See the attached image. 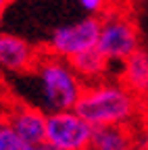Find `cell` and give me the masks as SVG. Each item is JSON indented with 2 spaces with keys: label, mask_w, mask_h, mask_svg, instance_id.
Returning <instances> with one entry per match:
<instances>
[{
  "label": "cell",
  "mask_w": 148,
  "mask_h": 150,
  "mask_svg": "<svg viewBox=\"0 0 148 150\" xmlns=\"http://www.w3.org/2000/svg\"><path fill=\"white\" fill-rule=\"evenodd\" d=\"M40 59V48L13 33H0V71L23 75L31 73Z\"/></svg>",
  "instance_id": "52a82bcc"
},
{
  "label": "cell",
  "mask_w": 148,
  "mask_h": 150,
  "mask_svg": "<svg viewBox=\"0 0 148 150\" xmlns=\"http://www.w3.org/2000/svg\"><path fill=\"white\" fill-rule=\"evenodd\" d=\"M31 73L38 75L42 96H44V102L50 108V112L75 108L86 83L73 71L69 61L59 59L54 54H48L40 48V59Z\"/></svg>",
  "instance_id": "7a4b0ae2"
},
{
  "label": "cell",
  "mask_w": 148,
  "mask_h": 150,
  "mask_svg": "<svg viewBox=\"0 0 148 150\" xmlns=\"http://www.w3.org/2000/svg\"><path fill=\"white\" fill-rule=\"evenodd\" d=\"M94 127L75 108L46 112V134L44 142L59 150H92Z\"/></svg>",
  "instance_id": "277c9868"
},
{
  "label": "cell",
  "mask_w": 148,
  "mask_h": 150,
  "mask_svg": "<svg viewBox=\"0 0 148 150\" xmlns=\"http://www.w3.org/2000/svg\"><path fill=\"white\" fill-rule=\"evenodd\" d=\"M98 35H100V17L92 15V17H86L77 23L59 27L50 35L46 46H42V50L59 56V59L69 61L90 48H96Z\"/></svg>",
  "instance_id": "5b68a950"
},
{
  "label": "cell",
  "mask_w": 148,
  "mask_h": 150,
  "mask_svg": "<svg viewBox=\"0 0 148 150\" xmlns=\"http://www.w3.org/2000/svg\"><path fill=\"white\" fill-rule=\"evenodd\" d=\"M146 100L129 92L119 79H102L88 83L75 104L77 115L84 117L92 127L104 125H134L144 115Z\"/></svg>",
  "instance_id": "6da1fadb"
},
{
  "label": "cell",
  "mask_w": 148,
  "mask_h": 150,
  "mask_svg": "<svg viewBox=\"0 0 148 150\" xmlns=\"http://www.w3.org/2000/svg\"><path fill=\"white\" fill-rule=\"evenodd\" d=\"M119 81L138 98L148 100V50L144 46L123 61Z\"/></svg>",
  "instance_id": "ba28073f"
},
{
  "label": "cell",
  "mask_w": 148,
  "mask_h": 150,
  "mask_svg": "<svg viewBox=\"0 0 148 150\" xmlns=\"http://www.w3.org/2000/svg\"><path fill=\"white\" fill-rule=\"evenodd\" d=\"M38 150H59V148H54V146L48 144V142H42V144L38 146Z\"/></svg>",
  "instance_id": "5bb4252c"
},
{
  "label": "cell",
  "mask_w": 148,
  "mask_h": 150,
  "mask_svg": "<svg viewBox=\"0 0 148 150\" xmlns=\"http://www.w3.org/2000/svg\"><path fill=\"white\" fill-rule=\"evenodd\" d=\"M8 4H11V0H0V15H2V11H4Z\"/></svg>",
  "instance_id": "9a60e30c"
},
{
  "label": "cell",
  "mask_w": 148,
  "mask_h": 150,
  "mask_svg": "<svg viewBox=\"0 0 148 150\" xmlns=\"http://www.w3.org/2000/svg\"><path fill=\"white\" fill-rule=\"evenodd\" d=\"M77 2L92 15L100 17L104 11H108L110 6H115V0H77Z\"/></svg>",
  "instance_id": "7c38bea8"
},
{
  "label": "cell",
  "mask_w": 148,
  "mask_h": 150,
  "mask_svg": "<svg viewBox=\"0 0 148 150\" xmlns=\"http://www.w3.org/2000/svg\"><path fill=\"white\" fill-rule=\"evenodd\" d=\"M96 48L110 63H123L127 56L142 48V35L134 17V8L115 4L100 15V35Z\"/></svg>",
  "instance_id": "3957f363"
},
{
  "label": "cell",
  "mask_w": 148,
  "mask_h": 150,
  "mask_svg": "<svg viewBox=\"0 0 148 150\" xmlns=\"http://www.w3.org/2000/svg\"><path fill=\"white\" fill-rule=\"evenodd\" d=\"M134 144H136L134 125L94 127L92 150H134Z\"/></svg>",
  "instance_id": "30bf717a"
},
{
  "label": "cell",
  "mask_w": 148,
  "mask_h": 150,
  "mask_svg": "<svg viewBox=\"0 0 148 150\" xmlns=\"http://www.w3.org/2000/svg\"><path fill=\"white\" fill-rule=\"evenodd\" d=\"M6 125V115H4V106H0V129Z\"/></svg>",
  "instance_id": "4fadbf2b"
},
{
  "label": "cell",
  "mask_w": 148,
  "mask_h": 150,
  "mask_svg": "<svg viewBox=\"0 0 148 150\" xmlns=\"http://www.w3.org/2000/svg\"><path fill=\"white\" fill-rule=\"evenodd\" d=\"M4 115H6V125L19 138H23L33 146H40L44 142V134H46L44 110L19 100H8L4 102Z\"/></svg>",
  "instance_id": "8992f818"
},
{
  "label": "cell",
  "mask_w": 148,
  "mask_h": 150,
  "mask_svg": "<svg viewBox=\"0 0 148 150\" xmlns=\"http://www.w3.org/2000/svg\"><path fill=\"white\" fill-rule=\"evenodd\" d=\"M69 65L79 75V79L88 86V83H96V81L106 79L110 61L98 48H90L77 56H73V59H69Z\"/></svg>",
  "instance_id": "9c48e42d"
},
{
  "label": "cell",
  "mask_w": 148,
  "mask_h": 150,
  "mask_svg": "<svg viewBox=\"0 0 148 150\" xmlns=\"http://www.w3.org/2000/svg\"><path fill=\"white\" fill-rule=\"evenodd\" d=\"M0 150H38V146L25 142L23 138L17 136L8 125H4L0 129Z\"/></svg>",
  "instance_id": "8fae6325"
}]
</instances>
